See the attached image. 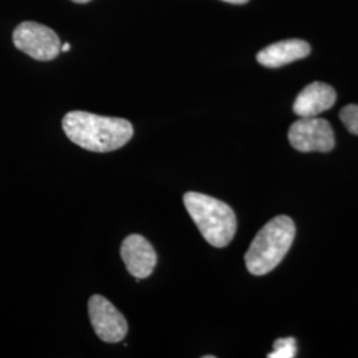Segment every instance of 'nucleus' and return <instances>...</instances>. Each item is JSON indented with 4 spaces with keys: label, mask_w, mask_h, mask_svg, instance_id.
Wrapping results in <instances>:
<instances>
[{
    "label": "nucleus",
    "mask_w": 358,
    "mask_h": 358,
    "mask_svg": "<svg viewBox=\"0 0 358 358\" xmlns=\"http://www.w3.org/2000/svg\"><path fill=\"white\" fill-rule=\"evenodd\" d=\"M13 44L17 50L38 62H50L57 57L62 43L51 28L35 22H23L13 31Z\"/></svg>",
    "instance_id": "4"
},
{
    "label": "nucleus",
    "mask_w": 358,
    "mask_h": 358,
    "mask_svg": "<svg viewBox=\"0 0 358 358\" xmlns=\"http://www.w3.org/2000/svg\"><path fill=\"white\" fill-rule=\"evenodd\" d=\"M336 99V90L331 85L316 81L299 93L294 103V112L299 117H317L331 109Z\"/></svg>",
    "instance_id": "8"
},
{
    "label": "nucleus",
    "mask_w": 358,
    "mask_h": 358,
    "mask_svg": "<svg viewBox=\"0 0 358 358\" xmlns=\"http://www.w3.org/2000/svg\"><path fill=\"white\" fill-rule=\"evenodd\" d=\"M183 202L208 243L217 248L231 243L236 232V217L230 206L217 198L194 192H186Z\"/></svg>",
    "instance_id": "3"
},
{
    "label": "nucleus",
    "mask_w": 358,
    "mask_h": 358,
    "mask_svg": "<svg viewBox=\"0 0 358 358\" xmlns=\"http://www.w3.org/2000/svg\"><path fill=\"white\" fill-rule=\"evenodd\" d=\"M69 50H71V44H69V43H65V44L62 45V48H60V51L62 52L69 51Z\"/></svg>",
    "instance_id": "13"
},
{
    "label": "nucleus",
    "mask_w": 358,
    "mask_h": 358,
    "mask_svg": "<svg viewBox=\"0 0 358 358\" xmlns=\"http://www.w3.org/2000/svg\"><path fill=\"white\" fill-rule=\"evenodd\" d=\"M296 340L292 337L278 338L273 343V350L267 355L268 358H294L296 357Z\"/></svg>",
    "instance_id": "10"
},
{
    "label": "nucleus",
    "mask_w": 358,
    "mask_h": 358,
    "mask_svg": "<svg viewBox=\"0 0 358 358\" xmlns=\"http://www.w3.org/2000/svg\"><path fill=\"white\" fill-rule=\"evenodd\" d=\"M288 140L296 150L331 152L334 148V133L331 124L319 117H300L288 131Z\"/></svg>",
    "instance_id": "5"
},
{
    "label": "nucleus",
    "mask_w": 358,
    "mask_h": 358,
    "mask_svg": "<svg viewBox=\"0 0 358 358\" xmlns=\"http://www.w3.org/2000/svg\"><path fill=\"white\" fill-rule=\"evenodd\" d=\"M340 118L350 133L358 136V105L350 103L344 106L340 112Z\"/></svg>",
    "instance_id": "11"
},
{
    "label": "nucleus",
    "mask_w": 358,
    "mask_h": 358,
    "mask_svg": "<svg viewBox=\"0 0 358 358\" xmlns=\"http://www.w3.org/2000/svg\"><path fill=\"white\" fill-rule=\"evenodd\" d=\"M223 1H227V3H232V4H244V3H247L248 0H223Z\"/></svg>",
    "instance_id": "12"
},
{
    "label": "nucleus",
    "mask_w": 358,
    "mask_h": 358,
    "mask_svg": "<svg viewBox=\"0 0 358 358\" xmlns=\"http://www.w3.org/2000/svg\"><path fill=\"white\" fill-rule=\"evenodd\" d=\"M90 324L103 343H120L128 333V322L122 313L103 296L94 294L88 303Z\"/></svg>",
    "instance_id": "6"
},
{
    "label": "nucleus",
    "mask_w": 358,
    "mask_h": 358,
    "mask_svg": "<svg viewBox=\"0 0 358 358\" xmlns=\"http://www.w3.org/2000/svg\"><path fill=\"white\" fill-rule=\"evenodd\" d=\"M63 129L69 141L96 153H108L121 149L134 134L128 120L80 110L65 115Z\"/></svg>",
    "instance_id": "1"
},
{
    "label": "nucleus",
    "mask_w": 358,
    "mask_h": 358,
    "mask_svg": "<svg viewBox=\"0 0 358 358\" xmlns=\"http://www.w3.org/2000/svg\"><path fill=\"white\" fill-rule=\"evenodd\" d=\"M72 1H75V3H88L90 0H72Z\"/></svg>",
    "instance_id": "14"
},
{
    "label": "nucleus",
    "mask_w": 358,
    "mask_h": 358,
    "mask_svg": "<svg viewBox=\"0 0 358 358\" xmlns=\"http://www.w3.org/2000/svg\"><path fill=\"white\" fill-rule=\"evenodd\" d=\"M294 234L296 227L291 217L279 215L269 220L245 252L247 269L255 276H262L276 268L294 243Z\"/></svg>",
    "instance_id": "2"
},
{
    "label": "nucleus",
    "mask_w": 358,
    "mask_h": 358,
    "mask_svg": "<svg viewBox=\"0 0 358 358\" xmlns=\"http://www.w3.org/2000/svg\"><path fill=\"white\" fill-rule=\"evenodd\" d=\"M121 257L129 273L140 282L153 273L157 264V254L153 245L141 235H129L121 244Z\"/></svg>",
    "instance_id": "7"
},
{
    "label": "nucleus",
    "mask_w": 358,
    "mask_h": 358,
    "mask_svg": "<svg viewBox=\"0 0 358 358\" xmlns=\"http://www.w3.org/2000/svg\"><path fill=\"white\" fill-rule=\"evenodd\" d=\"M310 47L307 41L300 38L282 40L271 44L257 53L256 60L267 68H279L307 57Z\"/></svg>",
    "instance_id": "9"
}]
</instances>
